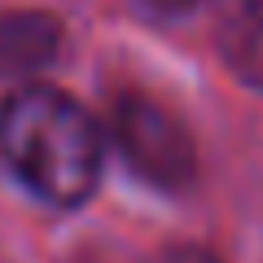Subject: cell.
Wrapping results in <instances>:
<instances>
[{
    "instance_id": "cell-1",
    "label": "cell",
    "mask_w": 263,
    "mask_h": 263,
    "mask_svg": "<svg viewBox=\"0 0 263 263\" xmlns=\"http://www.w3.org/2000/svg\"><path fill=\"white\" fill-rule=\"evenodd\" d=\"M0 162L48 206H79L101 176V132L79 101L22 84L0 101Z\"/></svg>"
},
{
    "instance_id": "cell-2",
    "label": "cell",
    "mask_w": 263,
    "mask_h": 263,
    "mask_svg": "<svg viewBox=\"0 0 263 263\" xmlns=\"http://www.w3.org/2000/svg\"><path fill=\"white\" fill-rule=\"evenodd\" d=\"M114 136H119L123 154L145 180L158 189H184L193 180V141H189L184 123L158 105L154 97L127 92L114 101Z\"/></svg>"
},
{
    "instance_id": "cell-3",
    "label": "cell",
    "mask_w": 263,
    "mask_h": 263,
    "mask_svg": "<svg viewBox=\"0 0 263 263\" xmlns=\"http://www.w3.org/2000/svg\"><path fill=\"white\" fill-rule=\"evenodd\" d=\"M62 48V22L40 9L0 13V75L22 79L48 66Z\"/></svg>"
},
{
    "instance_id": "cell-4",
    "label": "cell",
    "mask_w": 263,
    "mask_h": 263,
    "mask_svg": "<svg viewBox=\"0 0 263 263\" xmlns=\"http://www.w3.org/2000/svg\"><path fill=\"white\" fill-rule=\"evenodd\" d=\"M215 48L241 84L263 92V0H219Z\"/></svg>"
},
{
    "instance_id": "cell-5",
    "label": "cell",
    "mask_w": 263,
    "mask_h": 263,
    "mask_svg": "<svg viewBox=\"0 0 263 263\" xmlns=\"http://www.w3.org/2000/svg\"><path fill=\"white\" fill-rule=\"evenodd\" d=\"M149 263H219L211 250H202V246H167V250H158Z\"/></svg>"
},
{
    "instance_id": "cell-6",
    "label": "cell",
    "mask_w": 263,
    "mask_h": 263,
    "mask_svg": "<svg viewBox=\"0 0 263 263\" xmlns=\"http://www.w3.org/2000/svg\"><path fill=\"white\" fill-rule=\"evenodd\" d=\"M154 9H167V13H180V9H189V5H197V0H149Z\"/></svg>"
}]
</instances>
